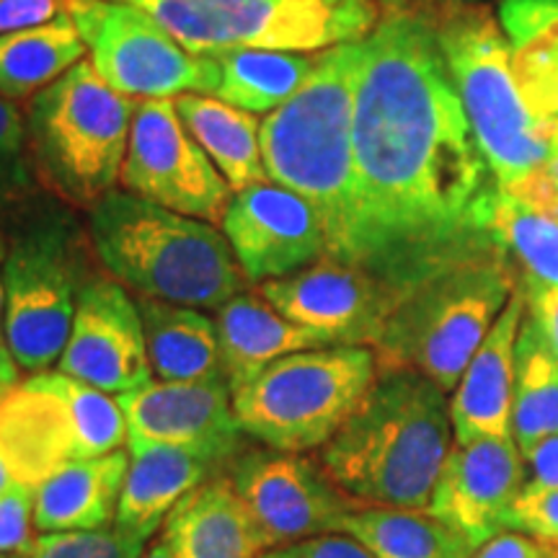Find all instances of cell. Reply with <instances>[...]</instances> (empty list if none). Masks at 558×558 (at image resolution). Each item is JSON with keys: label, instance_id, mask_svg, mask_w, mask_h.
I'll return each instance as SVG.
<instances>
[{"label": "cell", "instance_id": "obj_1", "mask_svg": "<svg viewBox=\"0 0 558 558\" xmlns=\"http://www.w3.org/2000/svg\"><path fill=\"white\" fill-rule=\"evenodd\" d=\"M354 94L352 264L401 295L432 271L499 248V181L418 0H380Z\"/></svg>", "mask_w": 558, "mask_h": 558}, {"label": "cell", "instance_id": "obj_2", "mask_svg": "<svg viewBox=\"0 0 558 558\" xmlns=\"http://www.w3.org/2000/svg\"><path fill=\"white\" fill-rule=\"evenodd\" d=\"M452 442L448 393L416 369L378 367L365 399L318 460L360 505L427 509Z\"/></svg>", "mask_w": 558, "mask_h": 558}, {"label": "cell", "instance_id": "obj_3", "mask_svg": "<svg viewBox=\"0 0 558 558\" xmlns=\"http://www.w3.org/2000/svg\"><path fill=\"white\" fill-rule=\"evenodd\" d=\"M365 41L318 52L305 86L262 120L267 177L316 209L329 256L352 264L354 190L352 124L354 94Z\"/></svg>", "mask_w": 558, "mask_h": 558}, {"label": "cell", "instance_id": "obj_4", "mask_svg": "<svg viewBox=\"0 0 558 558\" xmlns=\"http://www.w3.org/2000/svg\"><path fill=\"white\" fill-rule=\"evenodd\" d=\"M86 228L104 271L132 295L218 311L251 288L218 226L137 194L109 192L88 209Z\"/></svg>", "mask_w": 558, "mask_h": 558}, {"label": "cell", "instance_id": "obj_5", "mask_svg": "<svg viewBox=\"0 0 558 558\" xmlns=\"http://www.w3.org/2000/svg\"><path fill=\"white\" fill-rule=\"evenodd\" d=\"M427 13L445 65L463 104L481 150L512 192L550 158V122L533 114L512 70V50L499 19L484 3L418 0Z\"/></svg>", "mask_w": 558, "mask_h": 558}, {"label": "cell", "instance_id": "obj_6", "mask_svg": "<svg viewBox=\"0 0 558 558\" xmlns=\"http://www.w3.org/2000/svg\"><path fill=\"white\" fill-rule=\"evenodd\" d=\"M518 288V269L501 248L432 271L388 316L373 347L378 367L416 369L452 393Z\"/></svg>", "mask_w": 558, "mask_h": 558}, {"label": "cell", "instance_id": "obj_7", "mask_svg": "<svg viewBox=\"0 0 558 558\" xmlns=\"http://www.w3.org/2000/svg\"><path fill=\"white\" fill-rule=\"evenodd\" d=\"M5 251V341L19 369L58 367L90 271L88 228L65 202L34 197Z\"/></svg>", "mask_w": 558, "mask_h": 558}, {"label": "cell", "instance_id": "obj_8", "mask_svg": "<svg viewBox=\"0 0 558 558\" xmlns=\"http://www.w3.org/2000/svg\"><path fill=\"white\" fill-rule=\"evenodd\" d=\"M137 104L104 83L88 58L41 88L24 114L37 179L86 213L120 190Z\"/></svg>", "mask_w": 558, "mask_h": 558}, {"label": "cell", "instance_id": "obj_9", "mask_svg": "<svg viewBox=\"0 0 558 558\" xmlns=\"http://www.w3.org/2000/svg\"><path fill=\"white\" fill-rule=\"evenodd\" d=\"M378 378L373 347H320L271 362L233 393L243 435L264 448H324Z\"/></svg>", "mask_w": 558, "mask_h": 558}, {"label": "cell", "instance_id": "obj_10", "mask_svg": "<svg viewBox=\"0 0 558 558\" xmlns=\"http://www.w3.org/2000/svg\"><path fill=\"white\" fill-rule=\"evenodd\" d=\"M137 5L192 54L218 50L324 52L365 41L380 0H122Z\"/></svg>", "mask_w": 558, "mask_h": 558}, {"label": "cell", "instance_id": "obj_11", "mask_svg": "<svg viewBox=\"0 0 558 558\" xmlns=\"http://www.w3.org/2000/svg\"><path fill=\"white\" fill-rule=\"evenodd\" d=\"M117 396L47 369L0 393V450L19 484L37 486L73 460L128 448Z\"/></svg>", "mask_w": 558, "mask_h": 558}, {"label": "cell", "instance_id": "obj_12", "mask_svg": "<svg viewBox=\"0 0 558 558\" xmlns=\"http://www.w3.org/2000/svg\"><path fill=\"white\" fill-rule=\"evenodd\" d=\"M68 13L104 83L130 99L213 96L220 70L192 54L150 13L122 0H70Z\"/></svg>", "mask_w": 558, "mask_h": 558}, {"label": "cell", "instance_id": "obj_13", "mask_svg": "<svg viewBox=\"0 0 558 558\" xmlns=\"http://www.w3.org/2000/svg\"><path fill=\"white\" fill-rule=\"evenodd\" d=\"M120 190L218 228L235 194L181 122L173 99L137 104Z\"/></svg>", "mask_w": 558, "mask_h": 558}, {"label": "cell", "instance_id": "obj_14", "mask_svg": "<svg viewBox=\"0 0 558 558\" xmlns=\"http://www.w3.org/2000/svg\"><path fill=\"white\" fill-rule=\"evenodd\" d=\"M222 473L269 548L341 533V522L362 507L333 484L318 458L305 452L241 450Z\"/></svg>", "mask_w": 558, "mask_h": 558}, {"label": "cell", "instance_id": "obj_15", "mask_svg": "<svg viewBox=\"0 0 558 558\" xmlns=\"http://www.w3.org/2000/svg\"><path fill=\"white\" fill-rule=\"evenodd\" d=\"M259 292L275 308L329 339L331 344L375 347L401 292L373 271L324 256L288 277L269 279Z\"/></svg>", "mask_w": 558, "mask_h": 558}, {"label": "cell", "instance_id": "obj_16", "mask_svg": "<svg viewBox=\"0 0 558 558\" xmlns=\"http://www.w3.org/2000/svg\"><path fill=\"white\" fill-rule=\"evenodd\" d=\"M58 369L111 396L156 380L137 300L120 279L94 275L83 284Z\"/></svg>", "mask_w": 558, "mask_h": 558}, {"label": "cell", "instance_id": "obj_17", "mask_svg": "<svg viewBox=\"0 0 558 558\" xmlns=\"http://www.w3.org/2000/svg\"><path fill=\"white\" fill-rule=\"evenodd\" d=\"M220 230L256 288L329 256L316 209L275 181L235 192Z\"/></svg>", "mask_w": 558, "mask_h": 558}, {"label": "cell", "instance_id": "obj_18", "mask_svg": "<svg viewBox=\"0 0 558 558\" xmlns=\"http://www.w3.org/2000/svg\"><path fill=\"white\" fill-rule=\"evenodd\" d=\"M522 486L525 465L512 437L456 442L439 471L427 512L481 548L509 530V514Z\"/></svg>", "mask_w": 558, "mask_h": 558}, {"label": "cell", "instance_id": "obj_19", "mask_svg": "<svg viewBox=\"0 0 558 558\" xmlns=\"http://www.w3.org/2000/svg\"><path fill=\"white\" fill-rule=\"evenodd\" d=\"M128 418V439L205 452L228 465L243 450V432L228 380L171 383L117 396Z\"/></svg>", "mask_w": 558, "mask_h": 558}, {"label": "cell", "instance_id": "obj_20", "mask_svg": "<svg viewBox=\"0 0 558 558\" xmlns=\"http://www.w3.org/2000/svg\"><path fill=\"white\" fill-rule=\"evenodd\" d=\"M522 316H525V290L518 288L452 390L450 416L458 445L486 437L507 439L512 435L514 354H518Z\"/></svg>", "mask_w": 558, "mask_h": 558}, {"label": "cell", "instance_id": "obj_21", "mask_svg": "<svg viewBox=\"0 0 558 558\" xmlns=\"http://www.w3.org/2000/svg\"><path fill=\"white\" fill-rule=\"evenodd\" d=\"M130 469L114 525L148 543L186 494L220 476L226 465L205 452L128 439Z\"/></svg>", "mask_w": 558, "mask_h": 558}, {"label": "cell", "instance_id": "obj_22", "mask_svg": "<svg viewBox=\"0 0 558 558\" xmlns=\"http://www.w3.org/2000/svg\"><path fill=\"white\" fill-rule=\"evenodd\" d=\"M160 535L177 558H259L269 548L226 473L186 494Z\"/></svg>", "mask_w": 558, "mask_h": 558}, {"label": "cell", "instance_id": "obj_23", "mask_svg": "<svg viewBox=\"0 0 558 558\" xmlns=\"http://www.w3.org/2000/svg\"><path fill=\"white\" fill-rule=\"evenodd\" d=\"M215 324H218L226 380L233 393L248 380H254L264 367L288 357V354L337 347L320 333L284 318L262 295L259 288L243 290L230 298L226 305H220L215 311Z\"/></svg>", "mask_w": 558, "mask_h": 558}, {"label": "cell", "instance_id": "obj_24", "mask_svg": "<svg viewBox=\"0 0 558 558\" xmlns=\"http://www.w3.org/2000/svg\"><path fill=\"white\" fill-rule=\"evenodd\" d=\"M128 469V448L60 465L34 486V527L54 533L114 525Z\"/></svg>", "mask_w": 558, "mask_h": 558}, {"label": "cell", "instance_id": "obj_25", "mask_svg": "<svg viewBox=\"0 0 558 558\" xmlns=\"http://www.w3.org/2000/svg\"><path fill=\"white\" fill-rule=\"evenodd\" d=\"M156 380H226L215 316L190 305L135 295Z\"/></svg>", "mask_w": 558, "mask_h": 558}, {"label": "cell", "instance_id": "obj_26", "mask_svg": "<svg viewBox=\"0 0 558 558\" xmlns=\"http://www.w3.org/2000/svg\"><path fill=\"white\" fill-rule=\"evenodd\" d=\"M181 122L202 145L209 160L218 166L230 190L269 181L262 156V120L259 114L235 109L230 104L205 94H181L173 99Z\"/></svg>", "mask_w": 558, "mask_h": 558}, {"label": "cell", "instance_id": "obj_27", "mask_svg": "<svg viewBox=\"0 0 558 558\" xmlns=\"http://www.w3.org/2000/svg\"><path fill=\"white\" fill-rule=\"evenodd\" d=\"M220 70L215 99L230 107L251 111V114H269L282 104H288L311 73L316 70L318 52H275V50H218L207 52Z\"/></svg>", "mask_w": 558, "mask_h": 558}, {"label": "cell", "instance_id": "obj_28", "mask_svg": "<svg viewBox=\"0 0 558 558\" xmlns=\"http://www.w3.org/2000/svg\"><path fill=\"white\" fill-rule=\"evenodd\" d=\"M341 533L375 558H471L476 548L427 509L357 507Z\"/></svg>", "mask_w": 558, "mask_h": 558}, {"label": "cell", "instance_id": "obj_29", "mask_svg": "<svg viewBox=\"0 0 558 558\" xmlns=\"http://www.w3.org/2000/svg\"><path fill=\"white\" fill-rule=\"evenodd\" d=\"M86 58L88 50L70 13L34 29L0 34V96L16 104L34 99Z\"/></svg>", "mask_w": 558, "mask_h": 558}, {"label": "cell", "instance_id": "obj_30", "mask_svg": "<svg viewBox=\"0 0 558 558\" xmlns=\"http://www.w3.org/2000/svg\"><path fill=\"white\" fill-rule=\"evenodd\" d=\"M492 239L509 256L525 292L558 288V218L512 192H499Z\"/></svg>", "mask_w": 558, "mask_h": 558}, {"label": "cell", "instance_id": "obj_31", "mask_svg": "<svg viewBox=\"0 0 558 558\" xmlns=\"http://www.w3.org/2000/svg\"><path fill=\"white\" fill-rule=\"evenodd\" d=\"M512 435L522 456L541 439L558 435V360L525 316L514 354Z\"/></svg>", "mask_w": 558, "mask_h": 558}, {"label": "cell", "instance_id": "obj_32", "mask_svg": "<svg viewBox=\"0 0 558 558\" xmlns=\"http://www.w3.org/2000/svg\"><path fill=\"white\" fill-rule=\"evenodd\" d=\"M37 181L24 111L16 101L0 96V218L19 215L37 197Z\"/></svg>", "mask_w": 558, "mask_h": 558}, {"label": "cell", "instance_id": "obj_33", "mask_svg": "<svg viewBox=\"0 0 558 558\" xmlns=\"http://www.w3.org/2000/svg\"><path fill=\"white\" fill-rule=\"evenodd\" d=\"M148 543L117 525L39 533L11 558H143Z\"/></svg>", "mask_w": 558, "mask_h": 558}, {"label": "cell", "instance_id": "obj_34", "mask_svg": "<svg viewBox=\"0 0 558 558\" xmlns=\"http://www.w3.org/2000/svg\"><path fill=\"white\" fill-rule=\"evenodd\" d=\"M509 41V39H507ZM512 70L522 99L533 114L546 122H558V50L543 39H514Z\"/></svg>", "mask_w": 558, "mask_h": 558}, {"label": "cell", "instance_id": "obj_35", "mask_svg": "<svg viewBox=\"0 0 558 558\" xmlns=\"http://www.w3.org/2000/svg\"><path fill=\"white\" fill-rule=\"evenodd\" d=\"M509 530L533 535L550 550V556H558V486H538L527 481L514 499Z\"/></svg>", "mask_w": 558, "mask_h": 558}, {"label": "cell", "instance_id": "obj_36", "mask_svg": "<svg viewBox=\"0 0 558 558\" xmlns=\"http://www.w3.org/2000/svg\"><path fill=\"white\" fill-rule=\"evenodd\" d=\"M499 26L509 41L533 37L558 50V0H501Z\"/></svg>", "mask_w": 558, "mask_h": 558}, {"label": "cell", "instance_id": "obj_37", "mask_svg": "<svg viewBox=\"0 0 558 558\" xmlns=\"http://www.w3.org/2000/svg\"><path fill=\"white\" fill-rule=\"evenodd\" d=\"M34 527V488L13 484L0 492V554L13 556L29 543Z\"/></svg>", "mask_w": 558, "mask_h": 558}, {"label": "cell", "instance_id": "obj_38", "mask_svg": "<svg viewBox=\"0 0 558 558\" xmlns=\"http://www.w3.org/2000/svg\"><path fill=\"white\" fill-rule=\"evenodd\" d=\"M70 0H0V34L45 26L68 13Z\"/></svg>", "mask_w": 558, "mask_h": 558}, {"label": "cell", "instance_id": "obj_39", "mask_svg": "<svg viewBox=\"0 0 558 558\" xmlns=\"http://www.w3.org/2000/svg\"><path fill=\"white\" fill-rule=\"evenodd\" d=\"M518 197L533 202L535 207L546 209V213L558 218V122H550V158L548 163L543 166L527 177L522 184L512 190Z\"/></svg>", "mask_w": 558, "mask_h": 558}, {"label": "cell", "instance_id": "obj_40", "mask_svg": "<svg viewBox=\"0 0 558 558\" xmlns=\"http://www.w3.org/2000/svg\"><path fill=\"white\" fill-rule=\"evenodd\" d=\"M522 288V284H520ZM525 318L558 360V288L525 292Z\"/></svg>", "mask_w": 558, "mask_h": 558}, {"label": "cell", "instance_id": "obj_41", "mask_svg": "<svg viewBox=\"0 0 558 558\" xmlns=\"http://www.w3.org/2000/svg\"><path fill=\"white\" fill-rule=\"evenodd\" d=\"M471 558H550V550L525 533H518V530L509 533V530H505L497 538L476 548V554Z\"/></svg>", "mask_w": 558, "mask_h": 558}, {"label": "cell", "instance_id": "obj_42", "mask_svg": "<svg viewBox=\"0 0 558 558\" xmlns=\"http://www.w3.org/2000/svg\"><path fill=\"white\" fill-rule=\"evenodd\" d=\"M292 550H295V558H375L362 543L344 533L318 535V538L295 543Z\"/></svg>", "mask_w": 558, "mask_h": 558}, {"label": "cell", "instance_id": "obj_43", "mask_svg": "<svg viewBox=\"0 0 558 558\" xmlns=\"http://www.w3.org/2000/svg\"><path fill=\"white\" fill-rule=\"evenodd\" d=\"M522 458L527 460L530 473H533L530 484L558 486V435L541 439V442Z\"/></svg>", "mask_w": 558, "mask_h": 558}, {"label": "cell", "instance_id": "obj_44", "mask_svg": "<svg viewBox=\"0 0 558 558\" xmlns=\"http://www.w3.org/2000/svg\"><path fill=\"white\" fill-rule=\"evenodd\" d=\"M5 251H9V243H5L3 235H0V354H11L9 341H5V282H3ZM11 357H13V354H11Z\"/></svg>", "mask_w": 558, "mask_h": 558}, {"label": "cell", "instance_id": "obj_45", "mask_svg": "<svg viewBox=\"0 0 558 558\" xmlns=\"http://www.w3.org/2000/svg\"><path fill=\"white\" fill-rule=\"evenodd\" d=\"M19 383V365L11 354H0V393Z\"/></svg>", "mask_w": 558, "mask_h": 558}, {"label": "cell", "instance_id": "obj_46", "mask_svg": "<svg viewBox=\"0 0 558 558\" xmlns=\"http://www.w3.org/2000/svg\"><path fill=\"white\" fill-rule=\"evenodd\" d=\"M143 558H177V554H173L169 543L163 541V535H158L156 541L148 543V548H145Z\"/></svg>", "mask_w": 558, "mask_h": 558}, {"label": "cell", "instance_id": "obj_47", "mask_svg": "<svg viewBox=\"0 0 558 558\" xmlns=\"http://www.w3.org/2000/svg\"><path fill=\"white\" fill-rule=\"evenodd\" d=\"M13 484H19V481H16V476H13V471H11L9 460H5V456H3V450H0V492H5V488Z\"/></svg>", "mask_w": 558, "mask_h": 558}, {"label": "cell", "instance_id": "obj_48", "mask_svg": "<svg viewBox=\"0 0 558 558\" xmlns=\"http://www.w3.org/2000/svg\"><path fill=\"white\" fill-rule=\"evenodd\" d=\"M259 558H295V550L292 546H282V548H267Z\"/></svg>", "mask_w": 558, "mask_h": 558}, {"label": "cell", "instance_id": "obj_49", "mask_svg": "<svg viewBox=\"0 0 558 558\" xmlns=\"http://www.w3.org/2000/svg\"><path fill=\"white\" fill-rule=\"evenodd\" d=\"M456 3H484V0H456Z\"/></svg>", "mask_w": 558, "mask_h": 558}, {"label": "cell", "instance_id": "obj_50", "mask_svg": "<svg viewBox=\"0 0 558 558\" xmlns=\"http://www.w3.org/2000/svg\"><path fill=\"white\" fill-rule=\"evenodd\" d=\"M0 558H11V556H3V554H0Z\"/></svg>", "mask_w": 558, "mask_h": 558}, {"label": "cell", "instance_id": "obj_51", "mask_svg": "<svg viewBox=\"0 0 558 558\" xmlns=\"http://www.w3.org/2000/svg\"><path fill=\"white\" fill-rule=\"evenodd\" d=\"M550 558H558V556H550Z\"/></svg>", "mask_w": 558, "mask_h": 558}]
</instances>
